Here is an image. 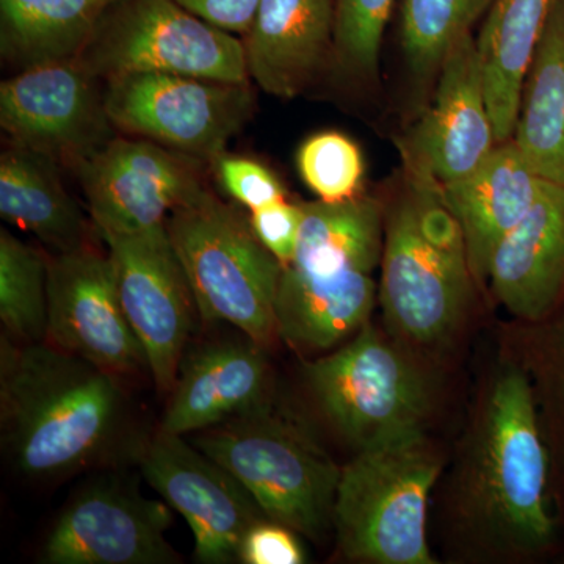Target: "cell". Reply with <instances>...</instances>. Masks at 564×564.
Segmentation results:
<instances>
[{
	"label": "cell",
	"instance_id": "cell-13",
	"mask_svg": "<svg viewBox=\"0 0 564 564\" xmlns=\"http://www.w3.org/2000/svg\"><path fill=\"white\" fill-rule=\"evenodd\" d=\"M0 126L11 144L74 170L115 139L101 79L77 58L33 66L3 80Z\"/></svg>",
	"mask_w": 564,
	"mask_h": 564
},
{
	"label": "cell",
	"instance_id": "cell-27",
	"mask_svg": "<svg viewBox=\"0 0 564 564\" xmlns=\"http://www.w3.org/2000/svg\"><path fill=\"white\" fill-rule=\"evenodd\" d=\"M494 0H402L400 39L408 68L422 80L440 73L452 47L486 17Z\"/></svg>",
	"mask_w": 564,
	"mask_h": 564
},
{
	"label": "cell",
	"instance_id": "cell-34",
	"mask_svg": "<svg viewBox=\"0 0 564 564\" xmlns=\"http://www.w3.org/2000/svg\"><path fill=\"white\" fill-rule=\"evenodd\" d=\"M196 18L243 39L250 32L261 0H176Z\"/></svg>",
	"mask_w": 564,
	"mask_h": 564
},
{
	"label": "cell",
	"instance_id": "cell-11",
	"mask_svg": "<svg viewBox=\"0 0 564 564\" xmlns=\"http://www.w3.org/2000/svg\"><path fill=\"white\" fill-rule=\"evenodd\" d=\"M126 318L147 355L159 392L172 393L196 310L184 267L166 226L104 234Z\"/></svg>",
	"mask_w": 564,
	"mask_h": 564
},
{
	"label": "cell",
	"instance_id": "cell-10",
	"mask_svg": "<svg viewBox=\"0 0 564 564\" xmlns=\"http://www.w3.org/2000/svg\"><path fill=\"white\" fill-rule=\"evenodd\" d=\"M111 124L210 165L254 110L250 82H220L170 73L111 77L104 85Z\"/></svg>",
	"mask_w": 564,
	"mask_h": 564
},
{
	"label": "cell",
	"instance_id": "cell-29",
	"mask_svg": "<svg viewBox=\"0 0 564 564\" xmlns=\"http://www.w3.org/2000/svg\"><path fill=\"white\" fill-rule=\"evenodd\" d=\"M332 61L350 79H373L395 0H334Z\"/></svg>",
	"mask_w": 564,
	"mask_h": 564
},
{
	"label": "cell",
	"instance_id": "cell-16",
	"mask_svg": "<svg viewBox=\"0 0 564 564\" xmlns=\"http://www.w3.org/2000/svg\"><path fill=\"white\" fill-rule=\"evenodd\" d=\"M44 340L118 377L148 369L143 347L122 311L109 251L88 245L47 256Z\"/></svg>",
	"mask_w": 564,
	"mask_h": 564
},
{
	"label": "cell",
	"instance_id": "cell-31",
	"mask_svg": "<svg viewBox=\"0 0 564 564\" xmlns=\"http://www.w3.org/2000/svg\"><path fill=\"white\" fill-rule=\"evenodd\" d=\"M210 169L223 191L250 212L282 202L288 196L276 174L252 159L225 152L210 163Z\"/></svg>",
	"mask_w": 564,
	"mask_h": 564
},
{
	"label": "cell",
	"instance_id": "cell-3",
	"mask_svg": "<svg viewBox=\"0 0 564 564\" xmlns=\"http://www.w3.org/2000/svg\"><path fill=\"white\" fill-rule=\"evenodd\" d=\"M302 206L299 245L278 288V336L299 350H332L369 322L378 302L384 209L366 195Z\"/></svg>",
	"mask_w": 564,
	"mask_h": 564
},
{
	"label": "cell",
	"instance_id": "cell-21",
	"mask_svg": "<svg viewBox=\"0 0 564 564\" xmlns=\"http://www.w3.org/2000/svg\"><path fill=\"white\" fill-rule=\"evenodd\" d=\"M543 182L508 140L469 176L443 185L445 202L462 226L475 282H488L494 251L532 209Z\"/></svg>",
	"mask_w": 564,
	"mask_h": 564
},
{
	"label": "cell",
	"instance_id": "cell-4",
	"mask_svg": "<svg viewBox=\"0 0 564 564\" xmlns=\"http://www.w3.org/2000/svg\"><path fill=\"white\" fill-rule=\"evenodd\" d=\"M404 180L384 212L378 302L397 337L432 347L458 328L475 281L443 184L410 166Z\"/></svg>",
	"mask_w": 564,
	"mask_h": 564
},
{
	"label": "cell",
	"instance_id": "cell-2",
	"mask_svg": "<svg viewBox=\"0 0 564 564\" xmlns=\"http://www.w3.org/2000/svg\"><path fill=\"white\" fill-rule=\"evenodd\" d=\"M121 377L43 343L2 334V444L17 470L32 480H58L109 464L141 441Z\"/></svg>",
	"mask_w": 564,
	"mask_h": 564
},
{
	"label": "cell",
	"instance_id": "cell-9",
	"mask_svg": "<svg viewBox=\"0 0 564 564\" xmlns=\"http://www.w3.org/2000/svg\"><path fill=\"white\" fill-rule=\"evenodd\" d=\"M304 378L318 411L356 448L423 426L430 411L417 364L370 322L350 343L306 364Z\"/></svg>",
	"mask_w": 564,
	"mask_h": 564
},
{
	"label": "cell",
	"instance_id": "cell-17",
	"mask_svg": "<svg viewBox=\"0 0 564 564\" xmlns=\"http://www.w3.org/2000/svg\"><path fill=\"white\" fill-rule=\"evenodd\" d=\"M497 144L477 41L469 33L445 57L432 106L400 141V150L404 166L445 185L480 169Z\"/></svg>",
	"mask_w": 564,
	"mask_h": 564
},
{
	"label": "cell",
	"instance_id": "cell-8",
	"mask_svg": "<svg viewBox=\"0 0 564 564\" xmlns=\"http://www.w3.org/2000/svg\"><path fill=\"white\" fill-rule=\"evenodd\" d=\"M77 61L104 82L135 73L250 82L242 39L176 0H111Z\"/></svg>",
	"mask_w": 564,
	"mask_h": 564
},
{
	"label": "cell",
	"instance_id": "cell-24",
	"mask_svg": "<svg viewBox=\"0 0 564 564\" xmlns=\"http://www.w3.org/2000/svg\"><path fill=\"white\" fill-rule=\"evenodd\" d=\"M511 140L540 180L564 187V0L552 6Z\"/></svg>",
	"mask_w": 564,
	"mask_h": 564
},
{
	"label": "cell",
	"instance_id": "cell-23",
	"mask_svg": "<svg viewBox=\"0 0 564 564\" xmlns=\"http://www.w3.org/2000/svg\"><path fill=\"white\" fill-rule=\"evenodd\" d=\"M50 155L11 144L0 155V215L52 252L88 247L87 221Z\"/></svg>",
	"mask_w": 564,
	"mask_h": 564
},
{
	"label": "cell",
	"instance_id": "cell-30",
	"mask_svg": "<svg viewBox=\"0 0 564 564\" xmlns=\"http://www.w3.org/2000/svg\"><path fill=\"white\" fill-rule=\"evenodd\" d=\"M296 169L321 202L340 203L361 195V150L344 133L326 131L310 137L296 152Z\"/></svg>",
	"mask_w": 564,
	"mask_h": 564
},
{
	"label": "cell",
	"instance_id": "cell-19",
	"mask_svg": "<svg viewBox=\"0 0 564 564\" xmlns=\"http://www.w3.org/2000/svg\"><path fill=\"white\" fill-rule=\"evenodd\" d=\"M334 0H261L243 36L248 74L281 99L302 95L332 61Z\"/></svg>",
	"mask_w": 564,
	"mask_h": 564
},
{
	"label": "cell",
	"instance_id": "cell-33",
	"mask_svg": "<svg viewBox=\"0 0 564 564\" xmlns=\"http://www.w3.org/2000/svg\"><path fill=\"white\" fill-rule=\"evenodd\" d=\"M296 532L280 522L263 519L248 530L240 563L245 564H302L306 554Z\"/></svg>",
	"mask_w": 564,
	"mask_h": 564
},
{
	"label": "cell",
	"instance_id": "cell-20",
	"mask_svg": "<svg viewBox=\"0 0 564 564\" xmlns=\"http://www.w3.org/2000/svg\"><path fill=\"white\" fill-rule=\"evenodd\" d=\"M488 282L514 321L547 314L564 293V187L544 181L522 221L494 251Z\"/></svg>",
	"mask_w": 564,
	"mask_h": 564
},
{
	"label": "cell",
	"instance_id": "cell-1",
	"mask_svg": "<svg viewBox=\"0 0 564 564\" xmlns=\"http://www.w3.org/2000/svg\"><path fill=\"white\" fill-rule=\"evenodd\" d=\"M447 507L456 549L473 560L530 558L554 540L551 456L518 364L502 359L478 400Z\"/></svg>",
	"mask_w": 564,
	"mask_h": 564
},
{
	"label": "cell",
	"instance_id": "cell-7",
	"mask_svg": "<svg viewBox=\"0 0 564 564\" xmlns=\"http://www.w3.org/2000/svg\"><path fill=\"white\" fill-rule=\"evenodd\" d=\"M192 443L231 473L270 521L315 541L333 525L343 467L272 404L196 433Z\"/></svg>",
	"mask_w": 564,
	"mask_h": 564
},
{
	"label": "cell",
	"instance_id": "cell-18",
	"mask_svg": "<svg viewBox=\"0 0 564 564\" xmlns=\"http://www.w3.org/2000/svg\"><path fill=\"white\" fill-rule=\"evenodd\" d=\"M263 348L245 336L204 344L182 359L161 429L187 436L270 404L272 372Z\"/></svg>",
	"mask_w": 564,
	"mask_h": 564
},
{
	"label": "cell",
	"instance_id": "cell-32",
	"mask_svg": "<svg viewBox=\"0 0 564 564\" xmlns=\"http://www.w3.org/2000/svg\"><path fill=\"white\" fill-rule=\"evenodd\" d=\"M302 204L288 203V199L269 204L250 212L252 232L282 267H288L295 256L303 225Z\"/></svg>",
	"mask_w": 564,
	"mask_h": 564
},
{
	"label": "cell",
	"instance_id": "cell-5",
	"mask_svg": "<svg viewBox=\"0 0 564 564\" xmlns=\"http://www.w3.org/2000/svg\"><path fill=\"white\" fill-rule=\"evenodd\" d=\"M443 459L423 426L358 448L340 470L334 500L337 549L350 562L436 563L426 540V514Z\"/></svg>",
	"mask_w": 564,
	"mask_h": 564
},
{
	"label": "cell",
	"instance_id": "cell-15",
	"mask_svg": "<svg viewBox=\"0 0 564 564\" xmlns=\"http://www.w3.org/2000/svg\"><path fill=\"white\" fill-rule=\"evenodd\" d=\"M165 500L147 499L117 478L82 488L41 549L44 564H176L166 540L173 516Z\"/></svg>",
	"mask_w": 564,
	"mask_h": 564
},
{
	"label": "cell",
	"instance_id": "cell-28",
	"mask_svg": "<svg viewBox=\"0 0 564 564\" xmlns=\"http://www.w3.org/2000/svg\"><path fill=\"white\" fill-rule=\"evenodd\" d=\"M0 321L17 343H43L47 332V256L0 231Z\"/></svg>",
	"mask_w": 564,
	"mask_h": 564
},
{
	"label": "cell",
	"instance_id": "cell-14",
	"mask_svg": "<svg viewBox=\"0 0 564 564\" xmlns=\"http://www.w3.org/2000/svg\"><path fill=\"white\" fill-rule=\"evenodd\" d=\"M206 162L154 141L115 137L76 169L99 234H135L165 226L204 184Z\"/></svg>",
	"mask_w": 564,
	"mask_h": 564
},
{
	"label": "cell",
	"instance_id": "cell-26",
	"mask_svg": "<svg viewBox=\"0 0 564 564\" xmlns=\"http://www.w3.org/2000/svg\"><path fill=\"white\" fill-rule=\"evenodd\" d=\"M111 0H0L3 61L29 69L76 61Z\"/></svg>",
	"mask_w": 564,
	"mask_h": 564
},
{
	"label": "cell",
	"instance_id": "cell-6",
	"mask_svg": "<svg viewBox=\"0 0 564 564\" xmlns=\"http://www.w3.org/2000/svg\"><path fill=\"white\" fill-rule=\"evenodd\" d=\"M204 322H226L267 347L276 339V295L284 267L250 220L204 187L166 218Z\"/></svg>",
	"mask_w": 564,
	"mask_h": 564
},
{
	"label": "cell",
	"instance_id": "cell-22",
	"mask_svg": "<svg viewBox=\"0 0 564 564\" xmlns=\"http://www.w3.org/2000/svg\"><path fill=\"white\" fill-rule=\"evenodd\" d=\"M554 0H494L477 41L497 143L513 139L519 106Z\"/></svg>",
	"mask_w": 564,
	"mask_h": 564
},
{
	"label": "cell",
	"instance_id": "cell-25",
	"mask_svg": "<svg viewBox=\"0 0 564 564\" xmlns=\"http://www.w3.org/2000/svg\"><path fill=\"white\" fill-rule=\"evenodd\" d=\"M508 361L532 384L541 430L551 456V497L564 519V293L543 317L514 321L505 332Z\"/></svg>",
	"mask_w": 564,
	"mask_h": 564
},
{
	"label": "cell",
	"instance_id": "cell-12",
	"mask_svg": "<svg viewBox=\"0 0 564 564\" xmlns=\"http://www.w3.org/2000/svg\"><path fill=\"white\" fill-rule=\"evenodd\" d=\"M135 459L144 480L191 525L198 563L239 562L248 530L269 519L231 473L181 434L159 429L141 441Z\"/></svg>",
	"mask_w": 564,
	"mask_h": 564
}]
</instances>
